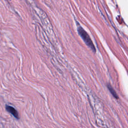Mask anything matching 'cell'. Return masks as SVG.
<instances>
[{"instance_id":"cell-2","label":"cell","mask_w":128,"mask_h":128,"mask_svg":"<svg viewBox=\"0 0 128 128\" xmlns=\"http://www.w3.org/2000/svg\"><path fill=\"white\" fill-rule=\"evenodd\" d=\"M6 109L8 112L12 114V116H14L16 118L18 119L20 118L18 112L13 107H12L11 106H6Z\"/></svg>"},{"instance_id":"cell-3","label":"cell","mask_w":128,"mask_h":128,"mask_svg":"<svg viewBox=\"0 0 128 128\" xmlns=\"http://www.w3.org/2000/svg\"><path fill=\"white\" fill-rule=\"evenodd\" d=\"M108 89H109L110 92L111 94L113 95V96H114V98H118V96H117L116 93V92L114 91V90L113 89V88H112V86H109V85L108 86Z\"/></svg>"},{"instance_id":"cell-1","label":"cell","mask_w":128,"mask_h":128,"mask_svg":"<svg viewBox=\"0 0 128 128\" xmlns=\"http://www.w3.org/2000/svg\"><path fill=\"white\" fill-rule=\"evenodd\" d=\"M78 32L79 34L80 35L81 38H82V40H84V42L92 50H94V52L95 48H94V45L91 39L90 38L89 36L86 32L81 26H79L78 28Z\"/></svg>"}]
</instances>
